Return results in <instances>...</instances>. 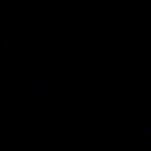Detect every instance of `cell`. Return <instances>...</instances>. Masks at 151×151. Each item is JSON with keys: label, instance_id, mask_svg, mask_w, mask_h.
<instances>
[]
</instances>
